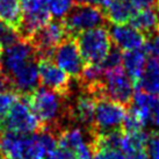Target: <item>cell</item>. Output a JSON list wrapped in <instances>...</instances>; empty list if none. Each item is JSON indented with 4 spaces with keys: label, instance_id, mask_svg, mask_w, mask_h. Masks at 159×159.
Wrapping results in <instances>:
<instances>
[{
    "label": "cell",
    "instance_id": "obj_38",
    "mask_svg": "<svg viewBox=\"0 0 159 159\" xmlns=\"http://www.w3.org/2000/svg\"><path fill=\"white\" fill-rule=\"evenodd\" d=\"M2 51H4V48H2V45L0 43V61H1V56H2Z\"/></svg>",
    "mask_w": 159,
    "mask_h": 159
},
{
    "label": "cell",
    "instance_id": "obj_20",
    "mask_svg": "<svg viewBox=\"0 0 159 159\" xmlns=\"http://www.w3.org/2000/svg\"><path fill=\"white\" fill-rule=\"evenodd\" d=\"M103 7L107 21L114 25H125L136 12L133 5L127 0H108Z\"/></svg>",
    "mask_w": 159,
    "mask_h": 159
},
{
    "label": "cell",
    "instance_id": "obj_36",
    "mask_svg": "<svg viewBox=\"0 0 159 159\" xmlns=\"http://www.w3.org/2000/svg\"><path fill=\"white\" fill-rule=\"evenodd\" d=\"M151 123L153 124L155 127H157V128L159 129V106L157 107V109H156V111L153 113V115H152V117H151Z\"/></svg>",
    "mask_w": 159,
    "mask_h": 159
},
{
    "label": "cell",
    "instance_id": "obj_33",
    "mask_svg": "<svg viewBox=\"0 0 159 159\" xmlns=\"http://www.w3.org/2000/svg\"><path fill=\"white\" fill-rule=\"evenodd\" d=\"M6 89H12L11 83L6 75L2 72V70L0 69V91H6Z\"/></svg>",
    "mask_w": 159,
    "mask_h": 159
},
{
    "label": "cell",
    "instance_id": "obj_10",
    "mask_svg": "<svg viewBox=\"0 0 159 159\" xmlns=\"http://www.w3.org/2000/svg\"><path fill=\"white\" fill-rule=\"evenodd\" d=\"M52 61H55L58 66L65 71L70 77L75 79H79L86 65L84 58L81 57L75 39L70 36L56 47Z\"/></svg>",
    "mask_w": 159,
    "mask_h": 159
},
{
    "label": "cell",
    "instance_id": "obj_39",
    "mask_svg": "<svg viewBox=\"0 0 159 159\" xmlns=\"http://www.w3.org/2000/svg\"><path fill=\"white\" fill-rule=\"evenodd\" d=\"M0 159H6V158H2V157H0Z\"/></svg>",
    "mask_w": 159,
    "mask_h": 159
},
{
    "label": "cell",
    "instance_id": "obj_17",
    "mask_svg": "<svg viewBox=\"0 0 159 159\" xmlns=\"http://www.w3.org/2000/svg\"><path fill=\"white\" fill-rule=\"evenodd\" d=\"M130 21L131 26L146 37L159 34V14L153 6L136 11Z\"/></svg>",
    "mask_w": 159,
    "mask_h": 159
},
{
    "label": "cell",
    "instance_id": "obj_3",
    "mask_svg": "<svg viewBox=\"0 0 159 159\" xmlns=\"http://www.w3.org/2000/svg\"><path fill=\"white\" fill-rule=\"evenodd\" d=\"M62 21L69 36L75 37L83 31L105 26L107 23V18L101 6L77 4V6L72 7L70 12L63 18Z\"/></svg>",
    "mask_w": 159,
    "mask_h": 159
},
{
    "label": "cell",
    "instance_id": "obj_5",
    "mask_svg": "<svg viewBox=\"0 0 159 159\" xmlns=\"http://www.w3.org/2000/svg\"><path fill=\"white\" fill-rule=\"evenodd\" d=\"M42 123L31 111L25 97L20 95L15 101L8 114L0 123L1 130H9L19 134H33L42 129Z\"/></svg>",
    "mask_w": 159,
    "mask_h": 159
},
{
    "label": "cell",
    "instance_id": "obj_1",
    "mask_svg": "<svg viewBox=\"0 0 159 159\" xmlns=\"http://www.w3.org/2000/svg\"><path fill=\"white\" fill-rule=\"evenodd\" d=\"M22 97L43 127L57 133L62 130L64 121L67 120L66 98L47 87H39L29 95Z\"/></svg>",
    "mask_w": 159,
    "mask_h": 159
},
{
    "label": "cell",
    "instance_id": "obj_37",
    "mask_svg": "<svg viewBox=\"0 0 159 159\" xmlns=\"http://www.w3.org/2000/svg\"><path fill=\"white\" fill-rule=\"evenodd\" d=\"M5 28H6V26H5L4 23H2L1 21H0V35L2 34V31L5 30Z\"/></svg>",
    "mask_w": 159,
    "mask_h": 159
},
{
    "label": "cell",
    "instance_id": "obj_18",
    "mask_svg": "<svg viewBox=\"0 0 159 159\" xmlns=\"http://www.w3.org/2000/svg\"><path fill=\"white\" fill-rule=\"evenodd\" d=\"M148 50L145 47L135 50H128L123 53L122 57V66L124 72L129 75V78L133 80L134 84H136L139 80L142 73L144 71V67L146 65V55Z\"/></svg>",
    "mask_w": 159,
    "mask_h": 159
},
{
    "label": "cell",
    "instance_id": "obj_7",
    "mask_svg": "<svg viewBox=\"0 0 159 159\" xmlns=\"http://www.w3.org/2000/svg\"><path fill=\"white\" fill-rule=\"evenodd\" d=\"M22 18L19 28V35L29 41L36 31L51 21V13L45 0H20Z\"/></svg>",
    "mask_w": 159,
    "mask_h": 159
},
{
    "label": "cell",
    "instance_id": "obj_35",
    "mask_svg": "<svg viewBox=\"0 0 159 159\" xmlns=\"http://www.w3.org/2000/svg\"><path fill=\"white\" fill-rule=\"evenodd\" d=\"M128 159H150L149 158V155L146 150H141V151H137L135 153H131V155L127 156Z\"/></svg>",
    "mask_w": 159,
    "mask_h": 159
},
{
    "label": "cell",
    "instance_id": "obj_26",
    "mask_svg": "<svg viewBox=\"0 0 159 159\" xmlns=\"http://www.w3.org/2000/svg\"><path fill=\"white\" fill-rule=\"evenodd\" d=\"M19 97L20 95L13 89L0 91V123L8 114V111H11L12 106L15 103Z\"/></svg>",
    "mask_w": 159,
    "mask_h": 159
},
{
    "label": "cell",
    "instance_id": "obj_11",
    "mask_svg": "<svg viewBox=\"0 0 159 159\" xmlns=\"http://www.w3.org/2000/svg\"><path fill=\"white\" fill-rule=\"evenodd\" d=\"M35 58H37V55L33 44L29 41L19 39L13 44L4 48L0 61V69L6 77L9 78L18 69Z\"/></svg>",
    "mask_w": 159,
    "mask_h": 159
},
{
    "label": "cell",
    "instance_id": "obj_30",
    "mask_svg": "<svg viewBox=\"0 0 159 159\" xmlns=\"http://www.w3.org/2000/svg\"><path fill=\"white\" fill-rule=\"evenodd\" d=\"M45 159H78V158L70 150L59 146V148H56L55 150H52L50 153H48V155L45 156Z\"/></svg>",
    "mask_w": 159,
    "mask_h": 159
},
{
    "label": "cell",
    "instance_id": "obj_6",
    "mask_svg": "<svg viewBox=\"0 0 159 159\" xmlns=\"http://www.w3.org/2000/svg\"><path fill=\"white\" fill-rule=\"evenodd\" d=\"M69 37L65 26L62 20L50 21L36 31L29 40L36 50L37 59H51L53 51L61 42Z\"/></svg>",
    "mask_w": 159,
    "mask_h": 159
},
{
    "label": "cell",
    "instance_id": "obj_22",
    "mask_svg": "<svg viewBox=\"0 0 159 159\" xmlns=\"http://www.w3.org/2000/svg\"><path fill=\"white\" fill-rule=\"evenodd\" d=\"M22 18L20 0H0V21L6 27L19 30Z\"/></svg>",
    "mask_w": 159,
    "mask_h": 159
},
{
    "label": "cell",
    "instance_id": "obj_23",
    "mask_svg": "<svg viewBox=\"0 0 159 159\" xmlns=\"http://www.w3.org/2000/svg\"><path fill=\"white\" fill-rule=\"evenodd\" d=\"M146 141H148V134L144 130L135 133H123L120 149L127 156H129L137 151L145 150Z\"/></svg>",
    "mask_w": 159,
    "mask_h": 159
},
{
    "label": "cell",
    "instance_id": "obj_12",
    "mask_svg": "<svg viewBox=\"0 0 159 159\" xmlns=\"http://www.w3.org/2000/svg\"><path fill=\"white\" fill-rule=\"evenodd\" d=\"M40 84L49 89H52L62 97H69L71 91L70 75L63 71L51 59L39 61Z\"/></svg>",
    "mask_w": 159,
    "mask_h": 159
},
{
    "label": "cell",
    "instance_id": "obj_27",
    "mask_svg": "<svg viewBox=\"0 0 159 159\" xmlns=\"http://www.w3.org/2000/svg\"><path fill=\"white\" fill-rule=\"evenodd\" d=\"M122 57H123V55L121 52V50L115 47V48L111 49V51L108 52V55L100 65L103 69V71L115 70V69L122 67Z\"/></svg>",
    "mask_w": 159,
    "mask_h": 159
},
{
    "label": "cell",
    "instance_id": "obj_16",
    "mask_svg": "<svg viewBox=\"0 0 159 159\" xmlns=\"http://www.w3.org/2000/svg\"><path fill=\"white\" fill-rule=\"evenodd\" d=\"M130 111L141 120L146 125L151 121V117L159 106V97L138 89L133 97Z\"/></svg>",
    "mask_w": 159,
    "mask_h": 159
},
{
    "label": "cell",
    "instance_id": "obj_2",
    "mask_svg": "<svg viewBox=\"0 0 159 159\" xmlns=\"http://www.w3.org/2000/svg\"><path fill=\"white\" fill-rule=\"evenodd\" d=\"M75 39L86 64H101L111 49L109 31L105 26L83 31Z\"/></svg>",
    "mask_w": 159,
    "mask_h": 159
},
{
    "label": "cell",
    "instance_id": "obj_13",
    "mask_svg": "<svg viewBox=\"0 0 159 159\" xmlns=\"http://www.w3.org/2000/svg\"><path fill=\"white\" fill-rule=\"evenodd\" d=\"M97 98L84 89L78 94L72 103H67V120L79 123L81 127L92 131Z\"/></svg>",
    "mask_w": 159,
    "mask_h": 159
},
{
    "label": "cell",
    "instance_id": "obj_8",
    "mask_svg": "<svg viewBox=\"0 0 159 159\" xmlns=\"http://www.w3.org/2000/svg\"><path fill=\"white\" fill-rule=\"evenodd\" d=\"M101 91L103 97L127 106L133 100L134 81L129 78L124 70H122V67L105 71L102 77Z\"/></svg>",
    "mask_w": 159,
    "mask_h": 159
},
{
    "label": "cell",
    "instance_id": "obj_28",
    "mask_svg": "<svg viewBox=\"0 0 159 159\" xmlns=\"http://www.w3.org/2000/svg\"><path fill=\"white\" fill-rule=\"evenodd\" d=\"M92 159H128L127 155L120 149L114 148H97L93 151Z\"/></svg>",
    "mask_w": 159,
    "mask_h": 159
},
{
    "label": "cell",
    "instance_id": "obj_14",
    "mask_svg": "<svg viewBox=\"0 0 159 159\" xmlns=\"http://www.w3.org/2000/svg\"><path fill=\"white\" fill-rule=\"evenodd\" d=\"M39 59H31L8 78L11 87L19 95H29L40 86Z\"/></svg>",
    "mask_w": 159,
    "mask_h": 159
},
{
    "label": "cell",
    "instance_id": "obj_34",
    "mask_svg": "<svg viewBox=\"0 0 159 159\" xmlns=\"http://www.w3.org/2000/svg\"><path fill=\"white\" fill-rule=\"evenodd\" d=\"M75 4L79 5H95V6H101L103 7L108 0H73Z\"/></svg>",
    "mask_w": 159,
    "mask_h": 159
},
{
    "label": "cell",
    "instance_id": "obj_25",
    "mask_svg": "<svg viewBox=\"0 0 159 159\" xmlns=\"http://www.w3.org/2000/svg\"><path fill=\"white\" fill-rule=\"evenodd\" d=\"M52 16L62 20L73 7V0H45Z\"/></svg>",
    "mask_w": 159,
    "mask_h": 159
},
{
    "label": "cell",
    "instance_id": "obj_29",
    "mask_svg": "<svg viewBox=\"0 0 159 159\" xmlns=\"http://www.w3.org/2000/svg\"><path fill=\"white\" fill-rule=\"evenodd\" d=\"M146 152L150 159H159V130H156L148 135Z\"/></svg>",
    "mask_w": 159,
    "mask_h": 159
},
{
    "label": "cell",
    "instance_id": "obj_32",
    "mask_svg": "<svg viewBox=\"0 0 159 159\" xmlns=\"http://www.w3.org/2000/svg\"><path fill=\"white\" fill-rule=\"evenodd\" d=\"M129 4L133 5V7L136 11L142 8H146V7H151L153 6L156 0H127Z\"/></svg>",
    "mask_w": 159,
    "mask_h": 159
},
{
    "label": "cell",
    "instance_id": "obj_19",
    "mask_svg": "<svg viewBox=\"0 0 159 159\" xmlns=\"http://www.w3.org/2000/svg\"><path fill=\"white\" fill-rule=\"evenodd\" d=\"M25 134L9 130L0 131V157L6 159H21Z\"/></svg>",
    "mask_w": 159,
    "mask_h": 159
},
{
    "label": "cell",
    "instance_id": "obj_9",
    "mask_svg": "<svg viewBox=\"0 0 159 159\" xmlns=\"http://www.w3.org/2000/svg\"><path fill=\"white\" fill-rule=\"evenodd\" d=\"M93 133L81 127H67L58 133V145L73 152L78 159H92Z\"/></svg>",
    "mask_w": 159,
    "mask_h": 159
},
{
    "label": "cell",
    "instance_id": "obj_24",
    "mask_svg": "<svg viewBox=\"0 0 159 159\" xmlns=\"http://www.w3.org/2000/svg\"><path fill=\"white\" fill-rule=\"evenodd\" d=\"M47 152L40 143L37 131L25 135L21 159H45Z\"/></svg>",
    "mask_w": 159,
    "mask_h": 159
},
{
    "label": "cell",
    "instance_id": "obj_21",
    "mask_svg": "<svg viewBox=\"0 0 159 159\" xmlns=\"http://www.w3.org/2000/svg\"><path fill=\"white\" fill-rule=\"evenodd\" d=\"M136 85L138 89L159 97V59L152 57L146 62L144 71Z\"/></svg>",
    "mask_w": 159,
    "mask_h": 159
},
{
    "label": "cell",
    "instance_id": "obj_31",
    "mask_svg": "<svg viewBox=\"0 0 159 159\" xmlns=\"http://www.w3.org/2000/svg\"><path fill=\"white\" fill-rule=\"evenodd\" d=\"M144 47L148 50V52L153 55L155 58L159 59V34H157V36L153 39V41L146 42V44Z\"/></svg>",
    "mask_w": 159,
    "mask_h": 159
},
{
    "label": "cell",
    "instance_id": "obj_4",
    "mask_svg": "<svg viewBox=\"0 0 159 159\" xmlns=\"http://www.w3.org/2000/svg\"><path fill=\"white\" fill-rule=\"evenodd\" d=\"M125 115L127 108L124 105L106 97L98 98L92 127L93 135L120 130L122 128Z\"/></svg>",
    "mask_w": 159,
    "mask_h": 159
},
{
    "label": "cell",
    "instance_id": "obj_15",
    "mask_svg": "<svg viewBox=\"0 0 159 159\" xmlns=\"http://www.w3.org/2000/svg\"><path fill=\"white\" fill-rule=\"evenodd\" d=\"M109 31L111 42L120 50H135L141 49L146 44V36L137 30L135 27L127 25H115Z\"/></svg>",
    "mask_w": 159,
    "mask_h": 159
}]
</instances>
